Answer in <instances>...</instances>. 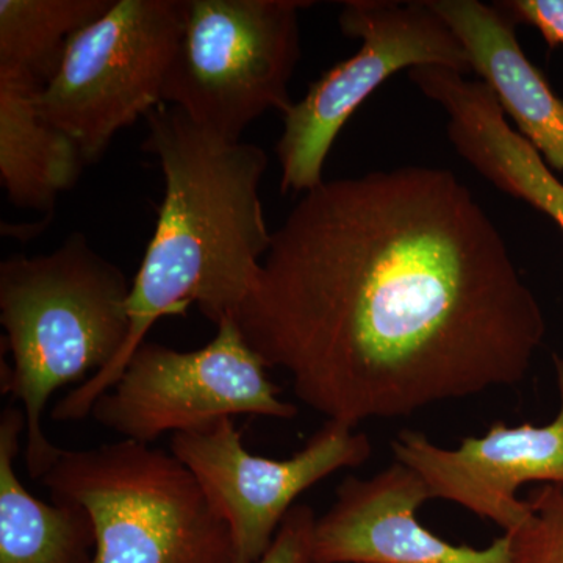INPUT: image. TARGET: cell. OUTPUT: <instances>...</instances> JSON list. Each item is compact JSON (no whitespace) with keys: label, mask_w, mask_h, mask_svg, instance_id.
I'll use <instances>...</instances> for the list:
<instances>
[{"label":"cell","mask_w":563,"mask_h":563,"mask_svg":"<svg viewBox=\"0 0 563 563\" xmlns=\"http://www.w3.org/2000/svg\"><path fill=\"white\" fill-rule=\"evenodd\" d=\"M236 321L299 401L350 428L520 384L547 333L495 222L431 166L306 192Z\"/></svg>","instance_id":"cell-1"},{"label":"cell","mask_w":563,"mask_h":563,"mask_svg":"<svg viewBox=\"0 0 563 563\" xmlns=\"http://www.w3.org/2000/svg\"><path fill=\"white\" fill-rule=\"evenodd\" d=\"M146 120L143 150L161 162L165 196L132 282L129 336L110 368L55 404V421L90 417L162 318L185 314L191 303L214 325L236 318L272 246L261 199L266 152L203 129L165 103Z\"/></svg>","instance_id":"cell-2"},{"label":"cell","mask_w":563,"mask_h":563,"mask_svg":"<svg viewBox=\"0 0 563 563\" xmlns=\"http://www.w3.org/2000/svg\"><path fill=\"white\" fill-rule=\"evenodd\" d=\"M132 284L120 266L76 232L51 254L11 255L0 263V324L11 366L2 393L27 420L25 465L43 479L62 454L46 437L43 413L65 385L106 372L129 336Z\"/></svg>","instance_id":"cell-3"},{"label":"cell","mask_w":563,"mask_h":563,"mask_svg":"<svg viewBox=\"0 0 563 563\" xmlns=\"http://www.w3.org/2000/svg\"><path fill=\"white\" fill-rule=\"evenodd\" d=\"M41 481L52 503L90 515V563H235L228 526L172 453L122 439L62 450Z\"/></svg>","instance_id":"cell-4"},{"label":"cell","mask_w":563,"mask_h":563,"mask_svg":"<svg viewBox=\"0 0 563 563\" xmlns=\"http://www.w3.org/2000/svg\"><path fill=\"white\" fill-rule=\"evenodd\" d=\"M306 0H185V25L163 102L224 139L240 141L269 110L287 113L301 57Z\"/></svg>","instance_id":"cell-5"},{"label":"cell","mask_w":563,"mask_h":563,"mask_svg":"<svg viewBox=\"0 0 563 563\" xmlns=\"http://www.w3.org/2000/svg\"><path fill=\"white\" fill-rule=\"evenodd\" d=\"M185 25V0H114L70 38L38 95L40 113L79 144L87 165L163 102Z\"/></svg>","instance_id":"cell-6"},{"label":"cell","mask_w":563,"mask_h":563,"mask_svg":"<svg viewBox=\"0 0 563 563\" xmlns=\"http://www.w3.org/2000/svg\"><path fill=\"white\" fill-rule=\"evenodd\" d=\"M344 35L362 41L361 51L332 66L310 85L284 117L277 143L280 191H312L336 136L352 113L393 74L417 66L472 73L468 55L453 31L426 0H347L340 11Z\"/></svg>","instance_id":"cell-7"},{"label":"cell","mask_w":563,"mask_h":563,"mask_svg":"<svg viewBox=\"0 0 563 563\" xmlns=\"http://www.w3.org/2000/svg\"><path fill=\"white\" fill-rule=\"evenodd\" d=\"M201 350L180 352L141 344L120 379L95 402L91 417L122 440L150 444L165 433L199 431L235 415L291 420L263 363L244 339L236 318L217 325Z\"/></svg>","instance_id":"cell-8"},{"label":"cell","mask_w":563,"mask_h":563,"mask_svg":"<svg viewBox=\"0 0 563 563\" xmlns=\"http://www.w3.org/2000/svg\"><path fill=\"white\" fill-rule=\"evenodd\" d=\"M372 453L365 433L335 421L282 461L251 454L233 418L172 437V454L228 526L235 563L261 561L299 495L339 470L362 465Z\"/></svg>","instance_id":"cell-9"},{"label":"cell","mask_w":563,"mask_h":563,"mask_svg":"<svg viewBox=\"0 0 563 563\" xmlns=\"http://www.w3.org/2000/svg\"><path fill=\"white\" fill-rule=\"evenodd\" d=\"M558 366L561 410L547 426L495 422L484 437H468L455 450L433 444L422 432L401 431L391 442L395 461L413 470L431 498L461 504L515 533L531 517L525 484L563 485V361Z\"/></svg>","instance_id":"cell-10"},{"label":"cell","mask_w":563,"mask_h":563,"mask_svg":"<svg viewBox=\"0 0 563 563\" xmlns=\"http://www.w3.org/2000/svg\"><path fill=\"white\" fill-rule=\"evenodd\" d=\"M431 498L413 470L396 462L369 479L350 476L313 531V563H518L512 537L485 550L455 547L417 520Z\"/></svg>","instance_id":"cell-11"},{"label":"cell","mask_w":563,"mask_h":563,"mask_svg":"<svg viewBox=\"0 0 563 563\" xmlns=\"http://www.w3.org/2000/svg\"><path fill=\"white\" fill-rule=\"evenodd\" d=\"M407 76L448 114V139L463 161L499 190L550 214L563 231L562 181L510 128L488 85L443 66H417Z\"/></svg>","instance_id":"cell-12"},{"label":"cell","mask_w":563,"mask_h":563,"mask_svg":"<svg viewBox=\"0 0 563 563\" xmlns=\"http://www.w3.org/2000/svg\"><path fill=\"white\" fill-rule=\"evenodd\" d=\"M468 55L472 73L488 85L504 114L543 161L563 172V101L526 57L515 21L479 0H426Z\"/></svg>","instance_id":"cell-13"},{"label":"cell","mask_w":563,"mask_h":563,"mask_svg":"<svg viewBox=\"0 0 563 563\" xmlns=\"http://www.w3.org/2000/svg\"><path fill=\"white\" fill-rule=\"evenodd\" d=\"M43 85L0 69V181L14 207L52 217L87 166L79 144L38 110Z\"/></svg>","instance_id":"cell-14"},{"label":"cell","mask_w":563,"mask_h":563,"mask_svg":"<svg viewBox=\"0 0 563 563\" xmlns=\"http://www.w3.org/2000/svg\"><path fill=\"white\" fill-rule=\"evenodd\" d=\"M24 431V410L5 407L0 415V563H90V515L74 504L41 501L18 477L14 461Z\"/></svg>","instance_id":"cell-15"},{"label":"cell","mask_w":563,"mask_h":563,"mask_svg":"<svg viewBox=\"0 0 563 563\" xmlns=\"http://www.w3.org/2000/svg\"><path fill=\"white\" fill-rule=\"evenodd\" d=\"M114 0H0V69L49 84L70 38Z\"/></svg>","instance_id":"cell-16"},{"label":"cell","mask_w":563,"mask_h":563,"mask_svg":"<svg viewBox=\"0 0 563 563\" xmlns=\"http://www.w3.org/2000/svg\"><path fill=\"white\" fill-rule=\"evenodd\" d=\"M526 503L531 517L509 533L517 562L563 563V485H540Z\"/></svg>","instance_id":"cell-17"},{"label":"cell","mask_w":563,"mask_h":563,"mask_svg":"<svg viewBox=\"0 0 563 563\" xmlns=\"http://www.w3.org/2000/svg\"><path fill=\"white\" fill-rule=\"evenodd\" d=\"M317 517L312 507L295 506L282 521L272 547L257 563H313V531Z\"/></svg>","instance_id":"cell-18"},{"label":"cell","mask_w":563,"mask_h":563,"mask_svg":"<svg viewBox=\"0 0 563 563\" xmlns=\"http://www.w3.org/2000/svg\"><path fill=\"white\" fill-rule=\"evenodd\" d=\"M496 5L515 21L532 25L551 47L563 44V0H506Z\"/></svg>","instance_id":"cell-19"}]
</instances>
